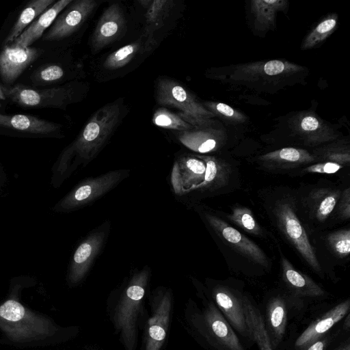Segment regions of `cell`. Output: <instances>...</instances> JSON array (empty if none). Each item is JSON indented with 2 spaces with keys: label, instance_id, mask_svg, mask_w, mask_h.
<instances>
[{
  "label": "cell",
  "instance_id": "1",
  "mask_svg": "<svg viewBox=\"0 0 350 350\" xmlns=\"http://www.w3.org/2000/svg\"><path fill=\"white\" fill-rule=\"evenodd\" d=\"M120 100L107 103L97 110L87 121L71 146L77 166L92 162L105 148L122 118Z\"/></svg>",
  "mask_w": 350,
  "mask_h": 350
},
{
  "label": "cell",
  "instance_id": "2",
  "mask_svg": "<svg viewBox=\"0 0 350 350\" xmlns=\"http://www.w3.org/2000/svg\"><path fill=\"white\" fill-rule=\"evenodd\" d=\"M0 329L12 341L26 342L45 339L57 331L51 320L8 299L0 305Z\"/></svg>",
  "mask_w": 350,
  "mask_h": 350
},
{
  "label": "cell",
  "instance_id": "3",
  "mask_svg": "<svg viewBox=\"0 0 350 350\" xmlns=\"http://www.w3.org/2000/svg\"><path fill=\"white\" fill-rule=\"evenodd\" d=\"M150 275L151 269L148 265L133 271L115 311L114 323L126 350L135 349L136 321Z\"/></svg>",
  "mask_w": 350,
  "mask_h": 350
},
{
  "label": "cell",
  "instance_id": "4",
  "mask_svg": "<svg viewBox=\"0 0 350 350\" xmlns=\"http://www.w3.org/2000/svg\"><path fill=\"white\" fill-rule=\"evenodd\" d=\"M154 94L159 105L178 110L177 114L193 128L215 126V116L179 82L160 77L156 82Z\"/></svg>",
  "mask_w": 350,
  "mask_h": 350
},
{
  "label": "cell",
  "instance_id": "5",
  "mask_svg": "<svg viewBox=\"0 0 350 350\" xmlns=\"http://www.w3.org/2000/svg\"><path fill=\"white\" fill-rule=\"evenodd\" d=\"M271 213L279 230L307 264L314 271L320 273L321 269L318 258L297 216L295 200L289 196H282L274 202Z\"/></svg>",
  "mask_w": 350,
  "mask_h": 350
},
{
  "label": "cell",
  "instance_id": "6",
  "mask_svg": "<svg viewBox=\"0 0 350 350\" xmlns=\"http://www.w3.org/2000/svg\"><path fill=\"white\" fill-rule=\"evenodd\" d=\"M1 88L6 98L25 107L64 109L77 99L75 86L71 83L46 89L31 88L23 85Z\"/></svg>",
  "mask_w": 350,
  "mask_h": 350
},
{
  "label": "cell",
  "instance_id": "7",
  "mask_svg": "<svg viewBox=\"0 0 350 350\" xmlns=\"http://www.w3.org/2000/svg\"><path fill=\"white\" fill-rule=\"evenodd\" d=\"M196 211L211 229L232 248L254 262L268 267L267 256L254 242L205 208L198 207Z\"/></svg>",
  "mask_w": 350,
  "mask_h": 350
},
{
  "label": "cell",
  "instance_id": "8",
  "mask_svg": "<svg viewBox=\"0 0 350 350\" xmlns=\"http://www.w3.org/2000/svg\"><path fill=\"white\" fill-rule=\"evenodd\" d=\"M111 231V222L105 221L91 230L79 243L72 258L70 280L81 282L89 273L97 257L103 250Z\"/></svg>",
  "mask_w": 350,
  "mask_h": 350
},
{
  "label": "cell",
  "instance_id": "9",
  "mask_svg": "<svg viewBox=\"0 0 350 350\" xmlns=\"http://www.w3.org/2000/svg\"><path fill=\"white\" fill-rule=\"evenodd\" d=\"M130 175V170H111L99 176L88 177L70 194L69 205L83 207L100 199Z\"/></svg>",
  "mask_w": 350,
  "mask_h": 350
},
{
  "label": "cell",
  "instance_id": "10",
  "mask_svg": "<svg viewBox=\"0 0 350 350\" xmlns=\"http://www.w3.org/2000/svg\"><path fill=\"white\" fill-rule=\"evenodd\" d=\"M98 6V2L95 0L73 1L65 11L57 16L43 40H60L71 36Z\"/></svg>",
  "mask_w": 350,
  "mask_h": 350
},
{
  "label": "cell",
  "instance_id": "11",
  "mask_svg": "<svg viewBox=\"0 0 350 350\" xmlns=\"http://www.w3.org/2000/svg\"><path fill=\"white\" fill-rule=\"evenodd\" d=\"M290 127L306 146H316L336 140L334 129L314 112L303 111L290 120Z\"/></svg>",
  "mask_w": 350,
  "mask_h": 350
},
{
  "label": "cell",
  "instance_id": "12",
  "mask_svg": "<svg viewBox=\"0 0 350 350\" xmlns=\"http://www.w3.org/2000/svg\"><path fill=\"white\" fill-rule=\"evenodd\" d=\"M304 70L300 65L288 61L271 59L237 65L232 78L235 81H256L284 78Z\"/></svg>",
  "mask_w": 350,
  "mask_h": 350
},
{
  "label": "cell",
  "instance_id": "13",
  "mask_svg": "<svg viewBox=\"0 0 350 350\" xmlns=\"http://www.w3.org/2000/svg\"><path fill=\"white\" fill-rule=\"evenodd\" d=\"M126 18L120 5L114 3L107 8L98 21L91 38L93 53L117 40L124 32Z\"/></svg>",
  "mask_w": 350,
  "mask_h": 350
},
{
  "label": "cell",
  "instance_id": "14",
  "mask_svg": "<svg viewBox=\"0 0 350 350\" xmlns=\"http://www.w3.org/2000/svg\"><path fill=\"white\" fill-rule=\"evenodd\" d=\"M204 321L209 338L219 350H245L230 323L212 302L204 310Z\"/></svg>",
  "mask_w": 350,
  "mask_h": 350
},
{
  "label": "cell",
  "instance_id": "15",
  "mask_svg": "<svg viewBox=\"0 0 350 350\" xmlns=\"http://www.w3.org/2000/svg\"><path fill=\"white\" fill-rule=\"evenodd\" d=\"M213 296L217 307L231 327L252 339L243 306V295L230 288L218 285L213 288Z\"/></svg>",
  "mask_w": 350,
  "mask_h": 350
},
{
  "label": "cell",
  "instance_id": "16",
  "mask_svg": "<svg viewBox=\"0 0 350 350\" xmlns=\"http://www.w3.org/2000/svg\"><path fill=\"white\" fill-rule=\"evenodd\" d=\"M172 302L170 290L159 292L157 304L148 321L145 350H160L163 346L169 325Z\"/></svg>",
  "mask_w": 350,
  "mask_h": 350
},
{
  "label": "cell",
  "instance_id": "17",
  "mask_svg": "<svg viewBox=\"0 0 350 350\" xmlns=\"http://www.w3.org/2000/svg\"><path fill=\"white\" fill-rule=\"evenodd\" d=\"M39 55L40 50L34 47L6 45L0 53V75L3 81L13 83Z\"/></svg>",
  "mask_w": 350,
  "mask_h": 350
},
{
  "label": "cell",
  "instance_id": "18",
  "mask_svg": "<svg viewBox=\"0 0 350 350\" xmlns=\"http://www.w3.org/2000/svg\"><path fill=\"white\" fill-rule=\"evenodd\" d=\"M176 138L188 149L204 154L221 148L226 141L224 130L215 126L178 132Z\"/></svg>",
  "mask_w": 350,
  "mask_h": 350
},
{
  "label": "cell",
  "instance_id": "19",
  "mask_svg": "<svg viewBox=\"0 0 350 350\" xmlns=\"http://www.w3.org/2000/svg\"><path fill=\"white\" fill-rule=\"evenodd\" d=\"M258 163L269 170H288L318 163L316 157L305 149L287 147L262 154Z\"/></svg>",
  "mask_w": 350,
  "mask_h": 350
},
{
  "label": "cell",
  "instance_id": "20",
  "mask_svg": "<svg viewBox=\"0 0 350 350\" xmlns=\"http://www.w3.org/2000/svg\"><path fill=\"white\" fill-rule=\"evenodd\" d=\"M350 301L346 299L329 310L320 318L312 322L297 338L295 345L299 350L317 340L330 329L336 323L348 314Z\"/></svg>",
  "mask_w": 350,
  "mask_h": 350
},
{
  "label": "cell",
  "instance_id": "21",
  "mask_svg": "<svg viewBox=\"0 0 350 350\" xmlns=\"http://www.w3.org/2000/svg\"><path fill=\"white\" fill-rule=\"evenodd\" d=\"M196 155L205 163L206 171L202 182L188 194L196 193L199 195H207L224 187L228 183L231 172L228 163L214 156L199 154Z\"/></svg>",
  "mask_w": 350,
  "mask_h": 350
},
{
  "label": "cell",
  "instance_id": "22",
  "mask_svg": "<svg viewBox=\"0 0 350 350\" xmlns=\"http://www.w3.org/2000/svg\"><path fill=\"white\" fill-rule=\"evenodd\" d=\"M139 3L145 9V44L142 53L150 51L156 45L155 32L161 28L174 7L171 0H142Z\"/></svg>",
  "mask_w": 350,
  "mask_h": 350
},
{
  "label": "cell",
  "instance_id": "23",
  "mask_svg": "<svg viewBox=\"0 0 350 350\" xmlns=\"http://www.w3.org/2000/svg\"><path fill=\"white\" fill-rule=\"evenodd\" d=\"M282 280L292 293L298 297H320L324 290L307 275L297 270L291 262L281 254Z\"/></svg>",
  "mask_w": 350,
  "mask_h": 350
},
{
  "label": "cell",
  "instance_id": "24",
  "mask_svg": "<svg viewBox=\"0 0 350 350\" xmlns=\"http://www.w3.org/2000/svg\"><path fill=\"white\" fill-rule=\"evenodd\" d=\"M342 191L332 187L313 189L306 200V206L311 218L319 221H325L336 208Z\"/></svg>",
  "mask_w": 350,
  "mask_h": 350
},
{
  "label": "cell",
  "instance_id": "25",
  "mask_svg": "<svg viewBox=\"0 0 350 350\" xmlns=\"http://www.w3.org/2000/svg\"><path fill=\"white\" fill-rule=\"evenodd\" d=\"M72 1V0H59L55 2L29 25L11 44L21 48L30 46L53 23L59 14Z\"/></svg>",
  "mask_w": 350,
  "mask_h": 350
},
{
  "label": "cell",
  "instance_id": "26",
  "mask_svg": "<svg viewBox=\"0 0 350 350\" xmlns=\"http://www.w3.org/2000/svg\"><path fill=\"white\" fill-rule=\"evenodd\" d=\"M287 321V310L284 298H271L266 307L265 329L272 348H275L282 340Z\"/></svg>",
  "mask_w": 350,
  "mask_h": 350
},
{
  "label": "cell",
  "instance_id": "27",
  "mask_svg": "<svg viewBox=\"0 0 350 350\" xmlns=\"http://www.w3.org/2000/svg\"><path fill=\"white\" fill-rule=\"evenodd\" d=\"M174 163L179 173L184 195H187L196 186L202 182L206 171V164L196 154L180 155Z\"/></svg>",
  "mask_w": 350,
  "mask_h": 350
},
{
  "label": "cell",
  "instance_id": "28",
  "mask_svg": "<svg viewBox=\"0 0 350 350\" xmlns=\"http://www.w3.org/2000/svg\"><path fill=\"white\" fill-rule=\"evenodd\" d=\"M0 126L27 133L45 134L55 132L61 125L29 115L0 113Z\"/></svg>",
  "mask_w": 350,
  "mask_h": 350
},
{
  "label": "cell",
  "instance_id": "29",
  "mask_svg": "<svg viewBox=\"0 0 350 350\" xmlns=\"http://www.w3.org/2000/svg\"><path fill=\"white\" fill-rule=\"evenodd\" d=\"M287 7L286 0H252L250 8L255 28L260 31L273 29L277 13L284 12Z\"/></svg>",
  "mask_w": 350,
  "mask_h": 350
},
{
  "label": "cell",
  "instance_id": "30",
  "mask_svg": "<svg viewBox=\"0 0 350 350\" xmlns=\"http://www.w3.org/2000/svg\"><path fill=\"white\" fill-rule=\"evenodd\" d=\"M242 301L252 339L256 342L259 350H273L259 309L245 295L242 296Z\"/></svg>",
  "mask_w": 350,
  "mask_h": 350
},
{
  "label": "cell",
  "instance_id": "31",
  "mask_svg": "<svg viewBox=\"0 0 350 350\" xmlns=\"http://www.w3.org/2000/svg\"><path fill=\"white\" fill-rule=\"evenodd\" d=\"M55 3L54 0H35L29 2L23 9L15 24L9 32L5 41L6 45H10L31 25V23L47 8Z\"/></svg>",
  "mask_w": 350,
  "mask_h": 350
},
{
  "label": "cell",
  "instance_id": "32",
  "mask_svg": "<svg viewBox=\"0 0 350 350\" xmlns=\"http://www.w3.org/2000/svg\"><path fill=\"white\" fill-rule=\"evenodd\" d=\"M317 162H332L344 167L350 163V146L345 139L334 140L313 150Z\"/></svg>",
  "mask_w": 350,
  "mask_h": 350
},
{
  "label": "cell",
  "instance_id": "33",
  "mask_svg": "<svg viewBox=\"0 0 350 350\" xmlns=\"http://www.w3.org/2000/svg\"><path fill=\"white\" fill-rule=\"evenodd\" d=\"M338 14H330L321 20L304 38L301 50L314 48L324 42L338 26Z\"/></svg>",
  "mask_w": 350,
  "mask_h": 350
},
{
  "label": "cell",
  "instance_id": "34",
  "mask_svg": "<svg viewBox=\"0 0 350 350\" xmlns=\"http://www.w3.org/2000/svg\"><path fill=\"white\" fill-rule=\"evenodd\" d=\"M227 217L245 232L255 236H262V230L252 211L243 206H234Z\"/></svg>",
  "mask_w": 350,
  "mask_h": 350
},
{
  "label": "cell",
  "instance_id": "35",
  "mask_svg": "<svg viewBox=\"0 0 350 350\" xmlns=\"http://www.w3.org/2000/svg\"><path fill=\"white\" fill-rule=\"evenodd\" d=\"M143 46L141 42H135L125 45L110 53L103 62L107 70H116L128 64Z\"/></svg>",
  "mask_w": 350,
  "mask_h": 350
},
{
  "label": "cell",
  "instance_id": "36",
  "mask_svg": "<svg viewBox=\"0 0 350 350\" xmlns=\"http://www.w3.org/2000/svg\"><path fill=\"white\" fill-rule=\"evenodd\" d=\"M152 120L157 126L178 132L193 129L190 124L185 122L177 113L163 107L158 108L154 111Z\"/></svg>",
  "mask_w": 350,
  "mask_h": 350
},
{
  "label": "cell",
  "instance_id": "37",
  "mask_svg": "<svg viewBox=\"0 0 350 350\" xmlns=\"http://www.w3.org/2000/svg\"><path fill=\"white\" fill-rule=\"evenodd\" d=\"M204 106L214 116L230 124H241L246 121L247 116L241 111L220 102L206 101Z\"/></svg>",
  "mask_w": 350,
  "mask_h": 350
},
{
  "label": "cell",
  "instance_id": "38",
  "mask_svg": "<svg viewBox=\"0 0 350 350\" xmlns=\"http://www.w3.org/2000/svg\"><path fill=\"white\" fill-rule=\"evenodd\" d=\"M327 242L338 258H345L350 253V230L344 228L329 233L326 238Z\"/></svg>",
  "mask_w": 350,
  "mask_h": 350
},
{
  "label": "cell",
  "instance_id": "39",
  "mask_svg": "<svg viewBox=\"0 0 350 350\" xmlns=\"http://www.w3.org/2000/svg\"><path fill=\"white\" fill-rule=\"evenodd\" d=\"M344 166L332 162H318L305 166L301 170V174H334L343 168Z\"/></svg>",
  "mask_w": 350,
  "mask_h": 350
},
{
  "label": "cell",
  "instance_id": "40",
  "mask_svg": "<svg viewBox=\"0 0 350 350\" xmlns=\"http://www.w3.org/2000/svg\"><path fill=\"white\" fill-rule=\"evenodd\" d=\"M64 70L59 65L51 64L41 68L38 77L44 82H53L59 80L64 77Z\"/></svg>",
  "mask_w": 350,
  "mask_h": 350
},
{
  "label": "cell",
  "instance_id": "41",
  "mask_svg": "<svg viewBox=\"0 0 350 350\" xmlns=\"http://www.w3.org/2000/svg\"><path fill=\"white\" fill-rule=\"evenodd\" d=\"M340 217L348 219L350 217V189L346 188L342 191L340 198L336 206Z\"/></svg>",
  "mask_w": 350,
  "mask_h": 350
},
{
  "label": "cell",
  "instance_id": "42",
  "mask_svg": "<svg viewBox=\"0 0 350 350\" xmlns=\"http://www.w3.org/2000/svg\"><path fill=\"white\" fill-rule=\"evenodd\" d=\"M327 341L328 339L323 336L306 347L303 350H324L327 344Z\"/></svg>",
  "mask_w": 350,
  "mask_h": 350
},
{
  "label": "cell",
  "instance_id": "43",
  "mask_svg": "<svg viewBox=\"0 0 350 350\" xmlns=\"http://www.w3.org/2000/svg\"><path fill=\"white\" fill-rule=\"evenodd\" d=\"M334 350H350L349 341L347 340V342L341 344L340 346H338Z\"/></svg>",
  "mask_w": 350,
  "mask_h": 350
},
{
  "label": "cell",
  "instance_id": "44",
  "mask_svg": "<svg viewBox=\"0 0 350 350\" xmlns=\"http://www.w3.org/2000/svg\"><path fill=\"white\" fill-rule=\"evenodd\" d=\"M6 97L3 92L2 88L0 85V100H5Z\"/></svg>",
  "mask_w": 350,
  "mask_h": 350
}]
</instances>
